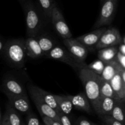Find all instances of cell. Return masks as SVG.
I'll use <instances>...</instances> for the list:
<instances>
[{
    "instance_id": "35",
    "label": "cell",
    "mask_w": 125,
    "mask_h": 125,
    "mask_svg": "<svg viewBox=\"0 0 125 125\" xmlns=\"http://www.w3.org/2000/svg\"><path fill=\"white\" fill-rule=\"evenodd\" d=\"M119 49V52H120L122 54L125 55V45L124 43L120 45V47L118 48Z\"/></svg>"
},
{
    "instance_id": "39",
    "label": "cell",
    "mask_w": 125,
    "mask_h": 125,
    "mask_svg": "<svg viewBox=\"0 0 125 125\" xmlns=\"http://www.w3.org/2000/svg\"><path fill=\"white\" fill-rule=\"evenodd\" d=\"M104 1V0H100V1H101V3L102 4L103 2V1Z\"/></svg>"
},
{
    "instance_id": "36",
    "label": "cell",
    "mask_w": 125,
    "mask_h": 125,
    "mask_svg": "<svg viewBox=\"0 0 125 125\" xmlns=\"http://www.w3.org/2000/svg\"><path fill=\"white\" fill-rule=\"evenodd\" d=\"M120 73H121V75H122V79H123V81H124L125 84V68L124 67L122 68L120 71Z\"/></svg>"
},
{
    "instance_id": "8",
    "label": "cell",
    "mask_w": 125,
    "mask_h": 125,
    "mask_svg": "<svg viewBox=\"0 0 125 125\" xmlns=\"http://www.w3.org/2000/svg\"><path fill=\"white\" fill-rule=\"evenodd\" d=\"M66 48L79 61L85 62L89 50L82 44L76 38H70L63 40Z\"/></svg>"
},
{
    "instance_id": "11",
    "label": "cell",
    "mask_w": 125,
    "mask_h": 125,
    "mask_svg": "<svg viewBox=\"0 0 125 125\" xmlns=\"http://www.w3.org/2000/svg\"><path fill=\"white\" fill-rule=\"evenodd\" d=\"M106 29H107L104 26L101 27L98 29H95V30L87 34L78 37L76 39L88 50L92 51L95 50V46Z\"/></svg>"
},
{
    "instance_id": "38",
    "label": "cell",
    "mask_w": 125,
    "mask_h": 125,
    "mask_svg": "<svg viewBox=\"0 0 125 125\" xmlns=\"http://www.w3.org/2000/svg\"><path fill=\"white\" fill-rule=\"evenodd\" d=\"M123 43H124V44H125V36L124 39H123Z\"/></svg>"
},
{
    "instance_id": "42",
    "label": "cell",
    "mask_w": 125,
    "mask_h": 125,
    "mask_svg": "<svg viewBox=\"0 0 125 125\" xmlns=\"http://www.w3.org/2000/svg\"></svg>"
},
{
    "instance_id": "34",
    "label": "cell",
    "mask_w": 125,
    "mask_h": 125,
    "mask_svg": "<svg viewBox=\"0 0 125 125\" xmlns=\"http://www.w3.org/2000/svg\"><path fill=\"white\" fill-rule=\"evenodd\" d=\"M6 42L4 41L3 39H1L0 40V52H1V54H2L4 51L5 47H6Z\"/></svg>"
},
{
    "instance_id": "12",
    "label": "cell",
    "mask_w": 125,
    "mask_h": 125,
    "mask_svg": "<svg viewBox=\"0 0 125 125\" xmlns=\"http://www.w3.org/2000/svg\"><path fill=\"white\" fill-rule=\"evenodd\" d=\"M8 103L18 112L22 114H28L32 111L30 101L27 94L23 95L7 96Z\"/></svg>"
},
{
    "instance_id": "16",
    "label": "cell",
    "mask_w": 125,
    "mask_h": 125,
    "mask_svg": "<svg viewBox=\"0 0 125 125\" xmlns=\"http://www.w3.org/2000/svg\"><path fill=\"white\" fill-rule=\"evenodd\" d=\"M123 67L117 59V57H116L113 61L106 63L104 69L101 75V77L104 80L110 82L115 74L120 72Z\"/></svg>"
},
{
    "instance_id": "6",
    "label": "cell",
    "mask_w": 125,
    "mask_h": 125,
    "mask_svg": "<svg viewBox=\"0 0 125 125\" xmlns=\"http://www.w3.org/2000/svg\"><path fill=\"white\" fill-rule=\"evenodd\" d=\"M54 29L63 40L72 37V34L67 25L63 14L56 4L52 9L51 19Z\"/></svg>"
},
{
    "instance_id": "10",
    "label": "cell",
    "mask_w": 125,
    "mask_h": 125,
    "mask_svg": "<svg viewBox=\"0 0 125 125\" xmlns=\"http://www.w3.org/2000/svg\"><path fill=\"white\" fill-rule=\"evenodd\" d=\"M1 90L6 96H17L26 94L23 84L12 77L6 78L3 81L1 85Z\"/></svg>"
},
{
    "instance_id": "37",
    "label": "cell",
    "mask_w": 125,
    "mask_h": 125,
    "mask_svg": "<svg viewBox=\"0 0 125 125\" xmlns=\"http://www.w3.org/2000/svg\"><path fill=\"white\" fill-rule=\"evenodd\" d=\"M19 1H20V2H21V3H24V2H25V1H26L25 0H19Z\"/></svg>"
},
{
    "instance_id": "22",
    "label": "cell",
    "mask_w": 125,
    "mask_h": 125,
    "mask_svg": "<svg viewBox=\"0 0 125 125\" xmlns=\"http://www.w3.org/2000/svg\"><path fill=\"white\" fill-rule=\"evenodd\" d=\"M36 38L41 46V48L45 53V56L55 46H57V43L55 40L48 35H42L39 37L37 36Z\"/></svg>"
},
{
    "instance_id": "21",
    "label": "cell",
    "mask_w": 125,
    "mask_h": 125,
    "mask_svg": "<svg viewBox=\"0 0 125 125\" xmlns=\"http://www.w3.org/2000/svg\"><path fill=\"white\" fill-rule=\"evenodd\" d=\"M111 116L125 125V101L122 100H116L115 106L114 107Z\"/></svg>"
},
{
    "instance_id": "28",
    "label": "cell",
    "mask_w": 125,
    "mask_h": 125,
    "mask_svg": "<svg viewBox=\"0 0 125 125\" xmlns=\"http://www.w3.org/2000/svg\"><path fill=\"white\" fill-rule=\"evenodd\" d=\"M100 117H101V120L105 125H125L122 123L114 118L111 115H100Z\"/></svg>"
},
{
    "instance_id": "31",
    "label": "cell",
    "mask_w": 125,
    "mask_h": 125,
    "mask_svg": "<svg viewBox=\"0 0 125 125\" xmlns=\"http://www.w3.org/2000/svg\"><path fill=\"white\" fill-rule=\"evenodd\" d=\"M74 125H96L95 123H92L89 120L84 118V117H79L75 122Z\"/></svg>"
},
{
    "instance_id": "20",
    "label": "cell",
    "mask_w": 125,
    "mask_h": 125,
    "mask_svg": "<svg viewBox=\"0 0 125 125\" xmlns=\"http://www.w3.org/2000/svg\"><path fill=\"white\" fill-rule=\"evenodd\" d=\"M54 96L61 112L67 115H69L74 107L69 95H54Z\"/></svg>"
},
{
    "instance_id": "24",
    "label": "cell",
    "mask_w": 125,
    "mask_h": 125,
    "mask_svg": "<svg viewBox=\"0 0 125 125\" xmlns=\"http://www.w3.org/2000/svg\"><path fill=\"white\" fill-rule=\"evenodd\" d=\"M5 113L8 117L10 125H23L24 123L22 121L20 112L15 109L9 103L6 107Z\"/></svg>"
},
{
    "instance_id": "32",
    "label": "cell",
    "mask_w": 125,
    "mask_h": 125,
    "mask_svg": "<svg viewBox=\"0 0 125 125\" xmlns=\"http://www.w3.org/2000/svg\"><path fill=\"white\" fill-rule=\"evenodd\" d=\"M117 59L118 60L120 63H121L122 66L125 68V56L122 54L120 52H118V54L117 56Z\"/></svg>"
},
{
    "instance_id": "30",
    "label": "cell",
    "mask_w": 125,
    "mask_h": 125,
    "mask_svg": "<svg viewBox=\"0 0 125 125\" xmlns=\"http://www.w3.org/2000/svg\"><path fill=\"white\" fill-rule=\"evenodd\" d=\"M41 117L42 118L44 124L46 125H62L61 122H57V121L54 120L46 117V116H41Z\"/></svg>"
},
{
    "instance_id": "27",
    "label": "cell",
    "mask_w": 125,
    "mask_h": 125,
    "mask_svg": "<svg viewBox=\"0 0 125 125\" xmlns=\"http://www.w3.org/2000/svg\"><path fill=\"white\" fill-rule=\"evenodd\" d=\"M26 125H42L40 123L39 118L37 117L36 115L32 112H30L26 114Z\"/></svg>"
},
{
    "instance_id": "40",
    "label": "cell",
    "mask_w": 125,
    "mask_h": 125,
    "mask_svg": "<svg viewBox=\"0 0 125 125\" xmlns=\"http://www.w3.org/2000/svg\"><path fill=\"white\" fill-rule=\"evenodd\" d=\"M23 125H26V123H23Z\"/></svg>"
},
{
    "instance_id": "13",
    "label": "cell",
    "mask_w": 125,
    "mask_h": 125,
    "mask_svg": "<svg viewBox=\"0 0 125 125\" xmlns=\"http://www.w3.org/2000/svg\"><path fill=\"white\" fill-rule=\"evenodd\" d=\"M27 89H28V91L32 92L35 95H37L40 98L43 100L49 106H50L52 108H53L57 113L59 114L62 112L59 107L58 104H57V101L55 99L54 95L51 94L49 92L44 90L43 89H41L39 87L32 84H28Z\"/></svg>"
},
{
    "instance_id": "15",
    "label": "cell",
    "mask_w": 125,
    "mask_h": 125,
    "mask_svg": "<svg viewBox=\"0 0 125 125\" xmlns=\"http://www.w3.org/2000/svg\"><path fill=\"white\" fill-rule=\"evenodd\" d=\"M73 107L77 110L87 113L92 112V105L85 92H81L75 95H69Z\"/></svg>"
},
{
    "instance_id": "26",
    "label": "cell",
    "mask_w": 125,
    "mask_h": 125,
    "mask_svg": "<svg viewBox=\"0 0 125 125\" xmlns=\"http://www.w3.org/2000/svg\"><path fill=\"white\" fill-rule=\"evenodd\" d=\"M105 65H106V63L98 59V60L94 61L88 65L87 67L97 74L101 75L104 69Z\"/></svg>"
},
{
    "instance_id": "25",
    "label": "cell",
    "mask_w": 125,
    "mask_h": 125,
    "mask_svg": "<svg viewBox=\"0 0 125 125\" xmlns=\"http://www.w3.org/2000/svg\"><path fill=\"white\" fill-rule=\"evenodd\" d=\"M37 1L44 15L48 19H51L52 9L56 5L54 0H37Z\"/></svg>"
},
{
    "instance_id": "14",
    "label": "cell",
    "mask_w": 125,
    "mask_h": 125,
    "mask_svg": "<svg viewBox=\"0 0 125 125\" xmlns=\"http://www.w3.org/2000/svg\"><path fill=\"white\" fill-rule=\"evenodd\" d=\"M25 45L28 57L35 59L45 56V53L36 37H28L25 40Z\"/></svg>"
},
{
    "instance_id": "19",
    "label": "cell",
    "mask_w": 125,
    "mask_h": 125,
    "mask_svg": "<svg viewBox=\"0 0 125 125\" xmlns=\"http://www.w3.org/2000/svg\"><path fill=\"white\" fill-rule=\"evenodd\" d=\"M119 52V49L116 46L105 48L98 50V57L105 63L113 61L117 57Z\"/></svg>"
},
{
    "instance_id": "33",
    "label": "cell",
    "mask_w": 125,
    "mask_h": 125,
    "mask_svg": "<svg viewBox=\"0 0 125 125\" xmlns=\"http://www.w3.org/2000/svg\"><path fill=\"white\" fill-rule=\"evenodd\" d=\"M0 125H10L9 120L8 119L7 115L6 113L4 114L3 116L1 115V122H0Z\"/></svg>"
},
{
    "instance_id": "18",
    "label": "cell",
    "mask_w": 125,
    "mask_h": 125,
    "mask_svg": "<svg viewBox=\"0 0 125 125\" xmlns=\"http://www.w3.org/2000/svg\"><path fill=\"white\" fill-rule=\"evenodd\" d=\"M110 83L118 99L124 100L125 99V84L122 79L120 72L115 74Z\"/></svg>"
},
{
    "instance_id": "17",
    "label": "cell",
    "mask_w": 125,
    "mask_h": 125,
    "mask_svg": "<svg viewBox=\"0 0 125 125\" xmlns=\"http://www.w3.org/2000/svg\"><path fill=\"white\" fill-rule=\"evenodd\" d=\"M115 99L112 98H101L96 114L99 116L104 115H111L115 106Z\"/></svg>"
},
{
    "instance_id": "3",
    "label": "cell",
    "mask_w": 125,
    "mask_h": 125,
    "mask_svg": "<svg viewBox=\"0 0 125 125\" xmlns=\"http://www.w3.org/2000/svg\"><path fill=\"white\" fill-rule=\"evenodd\" d=\"M24 19L28 37H37L43 25L42 18L40 11L31 0L23 3Z\"/></svg>"
},
{
    "instance_id": "4",
    "label": "cell",
    "mask_w": 125,
    "mask_h": 125,
    "mask_svg": "<svg viewBox=\"0 0 125 125\" xmlns=\"http://www.w3.org/2000/svg\"><path fill=\"white\" fill-rule=\"evenodd\" d=\"M45 57L67 63L78 71L84 67H87L88 65L85 62H81L77 59L67 48L58 45L46 54Z\"/></svg>"
},
{
    "instance_id": "1",
    "label": "cell",
    "mask_w": 125,
    "mask_h": 125,
    "mask_svg": "<svg viewBox=\"0 0 125 125\" xmlns=\"http://www.w3.org/2000/svg\"><path fill=\"white\" fill-rule=\"evenodd\" d=\"M78 76L82 82L94 111L96 113L100 99V81L102 78L88 67H84L78 70Z\"/></svg>"
},
{
    "instance_id": "41",
    "label": "cell",
    "mask_w": 125,
    "mask_h": 125,
    "mask_svg": "<svg viewBox=\"0 0 125 125\" xmlns=\"http://www.w3.org/2000/svg\"><path fill=\"white\" fill-rule=\"evenodd\" d=\"M46 125L45 124H43V125Z\"/></svg>"
},
{
    "instance_id": "9",
    "label": "cell",
    "mask_w": 125,
    "mask_h": 125,
    "mask_svg": "<svg viewBox=\"0 0 125 125\" xmlns=\"http://www.w3.org/2000/svg\"><path fill=\"white\" fill-rule=\"evenodd\" d=\"M30 95L31 98L34 102L35 107L37 109L38 111L41 116H46V117L51 118L54 120L61 122L59 114L53 108L49 106L43 100L35 95L34 93L31 91H28Z\"/></svg>"
},
{
    "instance_id": "7",
    "label": "cell",
    "mask_w": 125,
    "mask_h": 125,
    "mask_svg": "<svg viewBox=\"0 0 125 125\" xmlns=\"http://www.w3.org/2000/svg\"><path fill=\"white\" fill-rule=\"evenodd\" d=\"M122 39L119 31L115 28L107 29L100 38L95 46V50H100L105 48L115 46L122 43Z\"/></svg>"
},
{
    "instance_id": "2",
    "label": "cell",
    "mask_w": 125,
    "mask_h": 125,
    "mask_svg": "<svg viewBox=\"0 0 125 125\" xmlns=\"http://www.w3.org/2000/svg\"><path fill=\"white\" fill-rule=\"evenodd\" d=\"M2 55L11 66L17 68H23L28 57L25 40L17 39L7 41Z\"/></svg>"
},
{
    "instance_id": "5",
    "label": "cell",
    "mask_w": 125,
    "mask_h": 125,
    "mask_svg": "<svg viewBox=\"0 0 125 125\" xmlns=\"http://www.w3.org/2000/svg\"><path fill=\"white\" fill-rule=\"evenodd\" d=\"M118 0H104L97 21L93 28L98 29L111 24L114 18L117 8Z\"/></svg>"
},
{
    "instance_id": "29",
    "label": "cell",
    "mask_w": 125,
    "mask_h": 125,
    "mask_svg": "<svg viewBox=\"0 0 125 125\" xmlns=\"http://www.w3.org/2000/svg\"><path fill=\"white\" fill-rule=\"evenodd\" d=\"M59 115L61 123L62 125H74L72 123L70 118H69L68 115L62 113V112L59 113Z\"/></svg>"
},
{
    "instance_id": "23",
    "label": "cell",
    "mask_w": 125,
    "mask_h": 125,
    "mask_svg": "<svg viewBox=\"0 0 125 125\" xmlns=\"http://www.w3.org/2000/svg\"><path fill=\"white\" fill-rule=\"evenodd\" d=\"M100 96L112 98L115 100H119L114 90L111 83L101 78L100 81Z\"/></svg>"
}]
</instances>
